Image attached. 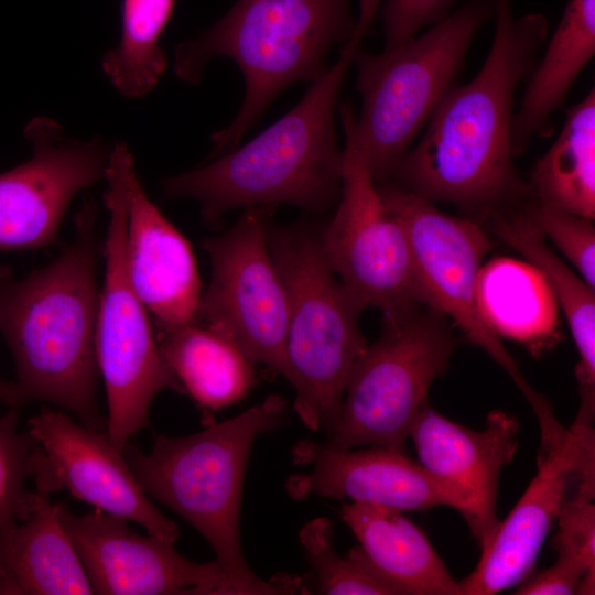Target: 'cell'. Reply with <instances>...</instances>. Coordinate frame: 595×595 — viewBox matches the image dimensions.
Listing matches in <instances>:
<instances>
[{"label":"cell","instance_id":"11","mask_svg":"<svg viewBox=\"0 0 595 595\" xmlns=\"http://www.w3.org/2000/svg\"><path fill=\"white\" fill-rule=\"evenodd\" d=\"M377 186L387 210L405 231L420 302L447 316L523 391L529 383L479 306L478 279L491 248L484 228L475 219L441 212L391 180Z\"/></svg>","mask_w":595,"mask_h":595},{"label":"cell","instance_id":"5","mask_svg":"<svg viewBox=\"0 0 595 595\" xmlns=\"http://www.w3.org/2000/svg\"><path fill=\"white\" fill-rule=\"evenodd\" d=\"M286 400L270 394L239 415L184 435L158 434L143 453L130 442L123 456L143 491L185 519L209 543L227 572L275 594H301L296 576L259 578L240 541V506L249 454L261 433L284 421Z\"/></svg>","mask_w":595,"mask_h":595},{"label":"cell","instance_id":"6","mask_svg":"<svg viewBox=\"0 0 595 595\" xmlns=\"http://www.w3.org/2000/svg\"><path fill=\"white\" fill-rule=\"evenodd\" d=\"M268 246L288 303V381L293 409L314 431H333L349 375L368 346L359 327L365 310L343 285L323 251L320 231L267 226Z\"/></svg>","mask_w":595,"mask_h":595},{"label":"cell","instance_id":"30","mask_svg":"<svg viewBox=\"0 0 595 595\" xmlns=\"http://www.w3.org/2000/svg\"><path fill=\"white\" fill-rule=\"evenodd\" d=\"M523 209L543 237L575 267L581 278L595 289V226L589 219L541 204L531 197Z\"/></svg>","mask_w":595,"mask_h":595},{"label":"cell","instance_id":"20","mask_svg":"<svg viewBox=\"0 0 595 595\" xmlns=\"http://www.w3.org/2000/svg\"><path fill=\"white\" fill-rule=\"evenodd\" d=\"M37 490L29 512L0 533V595L93 594L60 509Z\"/></svg>","mask_w":595,"mask_h":595},{"label":"cell","instance_id":"29","mask_svg":"<svg viewBox=\"0 0 595 595\" xmlns=\"http://www.w3.org/2000/svg\"><path fill=\"white\" fill-rule=\"evenodd\" d=\"M19 408L0 413V533L23 518L32 507L35 480L43 452L28 430L19 429Z\"/></svg>","mask_w":595,"mask_h":595},{"label":"cell","instance_id":"27","mask_svg":"<svg viewBox=\"0 0 595 595\" xmlns=\"http://www.w3.org/2000/svg\"><path fill=\"white\" fill-rule=\"evenodd\" d=\"M175 0H122L119 44L107 51L101 68L127 98H141L160 80L166 60L159 40Z\"/></svg>","mask_w":595,"mask_h":595},{"label":"cell","instance_id":"7","mask_svg":"<svg viewBox=\"0 0 595 595\" xmlns=\"http://www.w3.org/2000/svg\"><path fill=\"white\" fill-rule=\"evenodd\" d=\"M491 13L493 0H472L398 46L379 54L358 50L353 63L361 109L356 117L351 108L349 120L376 184L392 178Z\"/></svg>","mask_w":595,"mask_h":595},{"label":"cell","instance_id":"24","mask_svg":"<svg viewBox=\"0 0 595 595\" xmlns=\"http://www.w3.org/2000/svg\"><path fill=\"white\" fill-rule=\"evenodd\" d=\"M166 365L205 412L242 399L253 386L252 363L228 337L199 323L158 329Z\"/></svg>","mask_w":595,"mask_h":595},{"label":"cell","instance_id":"26","mask_svg":"<svg viewBox=\"0 0 595 595\" xmlns=\"http://www.w3.org/2000/svg\"><path fill=\"white\" fill-rule=\"evenodd\" d=\"M548 298L553 296L531 264L498 259L482 267L479 306L498 335L531 340L549 332L552 307Z\"/></svg>","mask_w":595,"mask_h":595},{"label":"cell","instance_id":"31","mask_svg":"<svg viewBox=\"0 0 595 595\" xmlns=\"http://www.w3.org/2000/svg\"><path fill=\"white\" fill-rule=\"evenodd\" d=\"M594 498L572 495L563 504L556 520L552 544L558 558L583 565L595 575Z\"/></svg>","mask_w":595,"mask_h":595},{"label":"cell","instance_id":"28","mask_svg":"<svg viewBox=\"0 0 595 595\" xmlns=\"http://www.w3.org/2000/svg\"><path fill=\"white\" fill-rule=\"evenodd\" d=\"M306 559L317 578V593L328 595H402L371 564L360 545L339 555L333 543V524L327 518L309 521L299 532Z\"/></svg>","mask_w":595,"mask_h":595},{"label":"cell","instance_id":"18","mask_svg":"<svg viewBox=\"0 0 595 595\" xmlns=\"http://www.w3.org/2000/svg\"><path fill=\"white\" fill-rule=\"evenodd\" d=\"M292 453L295 464L311 465L307 473L288 479V493L294 499L315 494L400 511L437 506L459 511L455 495L405 452L382 446L342 450L305 440Z\"/></svg>","mask_w":595,"mask_h":595},{"label":"cell","instance_id":"25","mask_svg":"<svg viewBox=\"0 0 595 595\" xmlns=\"http://www.w3.org/2000/svg\"><path fill=\"white\" fill-rule=\"evenodd\" d=\"M531 198L589 219L595 218V91L566 113L550 149L536 162Z\"/></svg>","mask_w":595,"mask_h":595},{"label":"cell","instance_id":"13","mask_svg":"<svg viewBox=\"0 0 595 595\" xmlns=\"http://www.w3.org/2000/svg\"><path fill=\"white\" fill-rule=\"evenodd\" d=\"M537 418L541 429L537 474L500 521L475 570L458 582L461 595H493L519 585L534 567L564 501L572 495L594 498V429H564L552 409Z\"/></svg>","mask_w":595,"mask_h":595},{"label":"cell","instance_id":"32","mask_svg":"<svg viewBox=\"0 0 595 595\" xmlns=\"http://www.w3.org/2000/svg\"><path fill=\"white\" fill-rule=\"evenodd\" d=\"M457 0H387L381 10L385 48L412 39L448 15Z\"/></svg>","mask_w":595,"mask_h":595},{"label":"cell","instance_id":"14","mask_svg":"<svg viewBox=\"0 0 595 595\" xmlns=\"http://www.w3.org/2000/svg\"><path fill=\"white\" fill-rule=\"evenodd\" d=\"M61 521L97 595H271L235 577L215 560L197 563L173 542L133 531L128 520L99 510L73 513L62 504Z\"/></svg>","mask_w":595,"mask_h":595},{"label":"cell","instance_id":"15","mask_svg":"<svg viewBox=\"0 0 595 595\" xmlns=\"http://www.w3.org/2000/svg\"><path fill=\"white\" fill-rule=\"evenodd\" d=\"M32 156L0 173V251L50 246L73 197L106 177L111 148L67 137L51 118L24 129Z\"/></svg>","mask_w":595,"mask_h":595},{"label":"cell","instance_id":"9","mask_svg":"<svg viewBox=\"0 0 595 595\" xmlns=\"http://www.w3.org/2000/svg\"><path fill=\"white\" fill-rule=\"evenodd\" d=\"M132 160L126 143L112 145L105 177L109 224L96 329L97 364L107 396L106 433L120 452L149 424L151 403L161 390L184 393L160 353L148 310L128 273L125 175Z\"/></svg>","mask_w":595,"mask_h":595},{"label":"cell","instance_id":"34","mask_svg":"<svg viewBox=\"0 0 595 595\" xmlns=\"http://www.w3.org/2000/svg\"><path fill=\"white\" fill-rule=\"evenodd\" d=\"M12 399V383L11 381H4L0 377V402L4 403L8 408L11 404Z\"/></svg>","mask_w":595,"mask_h":595},{"label":"cell","instance_id":"3","mask_svg":"<svg viewBox=\"0 0 595 595\" xmlns=\"http://www.w3.org/2000/svg\"><path fill=\"white\" fill-rule=\"evenodd\" d=\"M382 0H361L354 34L299 104L241 147L162 182L165 198L187 197L216 224L226 213L289 204L322 213L339 201L344 153L335 110L346 74Z\"/></svg>","mask_w":595,"mask_h":595},{"label":"cell","instance_id":"17","mask_svg":"<svg viewBox=\"0 0 595 595\" xmlns=\"http://www.w3.org/2000/svg\"><path fill=\"white\" fill-rule=\"evenodd\" d=\"M519 430L517 418L500 410L491 411L485 428L475 431L428 404L410 432L419 463L455 495L458 512L482 553L500 524L496 511L499 477L517 452Z\"/></svg>","mask_w":595,"mask_h":595},{"label":"cell","instance_id":"23","mask_svg":"<svg viewBox=\"0 0 595 595\" xmlns=\"http://www.w3.org/2000/svg\"><path fill=\"white\" fill-rule=\"evenodd\" d=\"M595 53V0H569L547 51L529 74L519 108L513 111L510 140L521 154L537 134L550 130L552 113L563 104L578 74Z\"/></svg>","mask_w":595,"mask_h":595},{"label":"cell","instance_id":"12","mask_svg":"<svg viewBox=\"0 0 595 595\" xmlns=\"http://www.w3.org/2000/svg\"><path fill=\"white\" fill-rule=\"evenodd\" d=\"M351 105L339 106L345 131L342 190L332 220L320 231L323 251L346 290L382 312L420 302L401 224L387 210L350 127Z\"/></svg>","mask_w":595,"mask_h":595},{"label":"cell","instance_id":"16","mask_svg":"<svg viewBox=\"0 0 595 595\" xmlns=\"http://www.w3.org/2000/svg\"><path fill=\"white\" fill-rule=\"evenodd\" d=\"M26 428L43 452L34 482L39 491L51 495L66 489L96 510L137 522L154 537L178 540L177 524L154 506L106 432L47 407L30 418Z\"/></svg>","mask_w":595,"mask_h":595},{"label":"cell","instance_id":"19","mask_svg":"<svg viewBox=\"0 0 595 595\" xmlns=\"http://www.w3.org/2000/svg\"><path fill=\"white\" fill-rule=\"evenodd\" d=\"M125 188L126 259L133 290L158 329L201 323L203 289L191 244L149 198L133 161Z\"/></svg>","mask_w":595,"mask_h":595},{"label":"cell","instance_id":"10","mask_svg":"<svg viewBox=\"0 0 595 595\" xmlns=\"http://www.w3.org/2000/svg\"><path fill=\"white\" fill-rule=\"evenodd\" d=\"M275 207L244 208L234 226L203 241L210 280L202 293L199 317L251 363L264 364L288 380V295L267 239Z\"/></svg>","mask_w":595,"mask_h":595},{"label":"cell","instance_id":"33","mask_svg":"<svg viewBox=\"0 0 595 595\" xmlns=\"http://www.w3.org/2000/svg\"><path fill=\"white\" fill-rule=\"evenodd\" d=\"M595 575L583 565L558 558L554 564L527 576L515 594L518 595H570L594 594Z\"/></svg>","mask_w":595,"mask_h":595},{"label":"cell","instance_id":"21","mask_svg":"<svg viewBox=\"0 0 595 595\" xmlns=\"http://www.w3.org/2000/svg\"><path fill=\"white\" fill-rule=\"evenodd\" d=\"M489 229L521 253L541 274L562 309L578 353L575 377L580 409L574 425L594 428L595 418V289L573 272L544 242L528 218L523 203L486 218Z\"/></svg>","mask_w":595,"mask_h":595},{"label":"cell","instance_id":"22","mask_svg":"<svg viewBox=\"0 0 595 595\" xmlns=\"http://www.w3.org/2000/svg\"><path fill=\"white\" fill-rule=\"evenodd\" d=\"M343 521L371 564L402 595H461L424 532L403 511L371 504H344Z\"/></svg>","mask_w":595,"mask_h":595},{"label":"cell","instance_id":"8","mask_svg":"<svg viewBox=\"0 0 595 595\" xmlns=\"http://www.w3.org/2000/svg\"><path fill=\"white\" fill-rule=\"evenodd\" d=\"M381 332L355 364L329 446L405 452L428 392L457 345L448 317L422 302L382 312Z\"/></svg>","mask_w":595,"mask_h":595},{"label":"cell","instance_id":"4","mask_svg":"<svg viewBox=\"0 0 595 595\" xmlns=\"http://www.w3.org/2000/svg\"><path fill=\"white\" fill-rule=\"evenodd\" d=\"M350 0H237L198 37L181 42L175 75L198 84L215 57L234 61L245 79V98L234 120L212 134V156L237 148L270 102L288 86L316 80L331 48L354 34Z\"/></svg>","mask_w":595,"mask_h":595},{"label":"cell","instance_id":"2","mask_svg":"<svg viewBox=\"0 0 595 595\" xmlns=\"http://www.w3.org/2000/svg\"><path fill=\"white\" fill-rule=\"evenodd\" d=\"M88 198L73 241L50 264L22 279L0 267V333L14 359L10 408L44 402L106 432L98 403L96 329L99 242Z\"/></svg>","mask_w":595,"mask_h":595},{"label":"cell","instance_id":"1","mask_svg":"<svg viewBox=\"0 0 595 595\" xmlns=\"http://www.w3.org/2000/svg\"><path fill=\"white\" fill-rule=\"evenodd\" d=\"M493 13L495 35L483 66L470 82L447 89L391 178L485 219L531 197L515 165L510 128L517 88L549 29L541 13L515 17L512 0H493Z\"/></svg>","mask_w":595,"mask_h":595}]
</instances>
